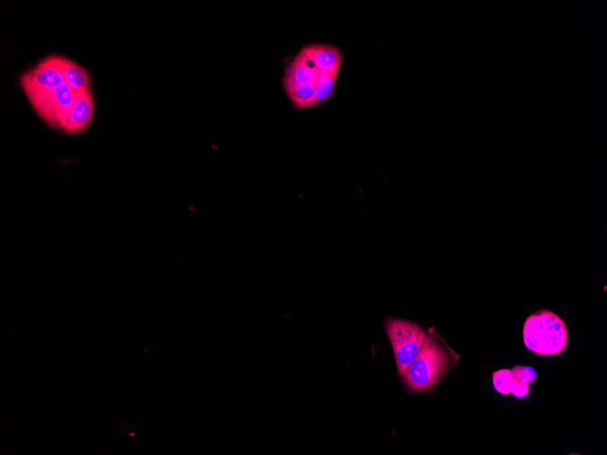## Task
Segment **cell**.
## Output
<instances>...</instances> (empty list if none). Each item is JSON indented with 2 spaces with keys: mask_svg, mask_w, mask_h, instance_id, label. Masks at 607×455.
I'll return each mask as SVG.
<instances>
[{
  "mask_svg": "<svg viewBox=\"0 0 607 455\" xmlns=\"http://www.w3.org/2000/svg\"><path fill=\"white\" fill-rule=\"evenodd\" d=\"M341 49L327 44L304 45L285 67L283 87L298 109L312 107L333 94L342 64Z\"/></svg>",
  "mask_w": 607,
  "mask_h": 455,
  "instance_id": "6da1fadb",
  "label": "cell"
},
{
  "mask_svg": "<svg viewBox=\"0 0 607 455\" xmlns=\"http://www.w3.org/2000/svg\"><path fill=\"white\" fill-rule=\"evenodd\" d=\"M526 348L538 355H557L567 344V330L562 319L546 309L530 314L523 325Z\"/></svg>",
  "mask_w": 607,
  "mask_h": 455,
  "instance_id": "7a4b0ae2",
  "label": "cell"
},
{
  "mask_svg": "<svg viewBox=\"0 0 607 455\" xmlns=\"http://www.w3.org/2000/svg\"><path fill=\"white\" fill-rule=\"evenodd\" d=\"M450 361L446 349L427 335L418 354L403 374L404 383L413 391H429L443 377Z\"/></svg>",
  "mask_w": 607,
  "mask_h": 455,
  "instance_id": "3957f363",
  "label": "cell"
},
{
  "mask_svg": "<svg viewBox=\"0 0 607 455\" xmlns=\"http://www.w3.org/2000/svg\"><path fill=\"white\" fill-rule=\"evenodd\" d=\"M384 327L393 350L397 371L403 376L421 350L427 333L418 324L399 318L387 319Z\"/></svg>",
  "mask_w": 607,
  "mask_h": 455,
  "instance_id": "277c9868",
  "label": "cell"
},
{
  "mask_svg": "<svg viewBox=\"0 0 607 455\" xmlns=\"http://www.w3.org/2000/svg\"><path fill=\"white\" fill-rule=\"evenodd\" d=\"M19 82L35 109L65 81L47 55L34 67L24 72L20 75Z\"/></svg>",
  "mask_w": 607,
  "mask_h": 455,
  "instance_id": "5b68a950",
  "label": "cell"
},
{
  "mask_svg": "<svg viewBox=\"0 0 607 455\" xmlns=\"http://www.w3.org/2000/svg\"><path fill=\"white\" fill-rule=\"evenodd\" d=\"M75 100V92L62 83L35 111L51 127L65 131Z\"/></svg>",
  "mask_w": 607,
  "mask_h": 455,
  "instance_id": "8992f818",
  "label": "cell"
},
{
  "mask_svg": "<svg viewBox=\"0 0 607 455\" xmlns=\"http://www.w3.org/2000/svg\"><path fill=\"white\" fill-rule=\"evenodd\" d=\"M94 112V100L89 86L75 92V100L65 129L66 134L83 132L89 124Z\"/></svg>",
  "mask_w": 607,
  "mask_h": 455,
  "instance_id": "52a82bcc",
  "label": "cell"
},
{
  "mask_svg": "<svg viewBox=\"0 0 607 455\" xmlns=\"http://www.w3.org/2000/svg\"><path fill=\"white\" fill-rule=\"evenodd\" d=\"M48 57L74 92L88 86L90 76L86 68L60 54H50Z\"/></svg>",
  "mask_w": 607,
  "mask_h": 455,
  "instance_id": "ba28073f",
  "label": "cell"
},
{
  "mask_svg": "<svg viewBox=\"0 0 607 455\" xmlns=\"http://www.w3.org/2000/svg\"><path fill=\"white\" fill-rule=\"evenodd\" d=\"M514 381L515 380L509 369H502L493 373V387L502 394L507 395L511 393Z\"/></svg>",
  "mask_w": 607,
  "mask_h": 455,
  "instance_id": "9c48e42d",
  "label": "cell"
},
{
  "mask_svg": "<svg viewBox=\"0 0 607 455\" xmlns=\"http://www.w3.org/2000/svg\"><path fill=\"white\" fill-rule=\"evenodd\" d=\"M512 375L516 381L533 383L537 380V372L531 366L515 365L511 369Z\"/></svg>",
  "mask_w": 607,
  "mask_h": 455,
  "instance_id": "30bf717a",
  "label": "cell"
},
{
  "mask_svg": "<svg viewBox=\"0 0 607 455\" xmlns=\"http://www.w3.org/2000/svg\"><path fill=\"white\" fill-rule=\"evenodd\" d=\"M529 385L524 382L514 381L511 393L517 398H522L529 392Z\"/></svg>",
  "mask_w": 607,
  "mask_h": 455,
  "instance_id": "8fae6325",
  "label": "cell"
}]
</instances>
